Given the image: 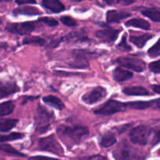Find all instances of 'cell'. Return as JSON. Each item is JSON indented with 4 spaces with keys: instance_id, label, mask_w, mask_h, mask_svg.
<instances>
[{
    "instance_id": "cell-1",
    "label": "cell",
    "mask_w": 160,
    "mask_h": 160,
    "mask_svg": "<svg viewBox=\"0 0 160 160\" xmlns=\"http://www.w3.org/2000/svg\"><path fill=\"white\" fill-rule=\"evenodd\" d=\"M59 138L67 146H74L80 144L89 135V129L86 127H68L61 125L57 129Z\"/></svg>"
},
{
    "instance_id": "cell-2",
    "label": "cell",
    "mask_w": 160,
    "mask_h": 160,
    "mask_svg": "<svg viewBox=\"0 0 160 160\" xmlns=\"http://www.w3.org/2000/svg\"><path fill=\"white\" fill-rule=\"evenodd\" d=\"M115 160H144V157L127 141H122L112 152Z\"/></svg>"
},
{
    "instance_id": "cell-3",
    "label": "cell",
    "mask_w": 160,
    "mask_h": 160,
    "mask_svg": "<svg viewBox=\"0 0 160 160\" xmlns=\"http://www.w3.org/2000/svg\"><path fill=\"white\" fill-rule=\"evenodd\" d=\"M35 112H36L35 118V126H36L35 131L38 132V133H47L50 128L52 121L54 118L53 114L40 105Z\"/></svg>"
},
{
    "instance_id": "cell-4",
    "label": "cell",
    "mask_w": 160,
    "mask_h": 160,
    "mask_svg": "<svg viewBox=\"0 0 160 160\" xmlns=\"http://www.w3.org/2000/svg\"><path fill=\"white\" fill-rule=\"evenodd\" d=\"M127 109V103L111 99L103 104L99 108L96 109L94 113L99 115H112L118 112H124Z\"/></svg>"
},
{
    "instance_id": "cell-5",
    "label": "cell",
    "mask_w": 160,
    "mask_h": 160,
    "mask_svg": "<svg viewBox=\"0 0 160 160\" xmlns=\"http://www.w3.org/2000/svg\"><path fill=\"white\" fill-rule=\"evenodd\" d=\"M152 133V129L148 126L140 125L132 129L130 132V138L132 143L139 145H146Z\"/></svg>"
},
{
    "instance_id": "cell-6",
    "label": "cell",
    "mask_w": 160,
    "mask_h": 160,
    "mask_svg": "<svg viewBox=\"0 0 160 160\" xmlns=\"http://www.w3.org/2000/svg\"><path fill=\"white\" fill-rule=\"evenodd\" d=\"M38 146L42 151L49 152L57 155H64V149L53 134L39 139Z\"/></svg>"
},
{
    "instance_id": "cell-7",
    "label": "cell",
    "mask_w": 160,
    "mask_h": 160,
    "mask_svg": "<svg viewBox=\"0 0 160 160\" xmlns=\"http://www.w3.org/2000/svg\"><path fill=\"white\" fill-rule=\"evenodd\" d=\"M74 60L69 63V66L72 68H87L89 67L88 59L93 58L95 54L93 52L85 50H74L72 51Z\"/></svg>"
},
{
    "instance_id": "cell-8",
    "label": "cell",
    "mask_w": 160,
    "mask_h": 160,
    "mask_svg": "<svg viewBox=\"0 0 160 160\" xmlns=\"http://www.w3.org/2000/svg\"><path fill=\"white\" fill-rule=\"evenodd\" d=\"M116 63L120 67L130 69L136 72H141L145 70L146 64L143 60L130 57H121L116 59Z\"/></svg>"
},
{
    "instance_id": "cell-9",
    "label": "cell",
    "mask_w": 160,
    "mask_h": 160,
    "mask_svg": "<svg viewBox=\"0 0 160 160\" xmlns=\"http://www.w3.org/2000/svg\"><path fill=\"white\" fill-rule=\"evenodd\" d=\"M38 21H27L23 23L10 24L6 27V30L11 33L18 34L20 35H29L36 28Z\"/></svg>"
},
{
    "instance_id": "cell-10",
    "label": "cell",
    "mask_w": 160,
    "mask_h": 160,
    "mask_svg": "<svg viewBox=\"0 0 160 160\" xmlns=\"http://www.w3.org/2000/svg\"><path fill=\"white\" fill-rule=\"evenodd\" d=\"M107 96V90L103 87H94L88 93L82 95V101L87 104H93L99 102Z\"/></svg>"
},
{
    "instance_id": "cell-11",
    "label": "cell",
    "mask_w": 160,
    "mask_h": 160,
    "mask_svg": "<svg viewBox=\"0 0 160 160\" xmlns=\"http://www.w3.org/2000/svg\"><path fill=\"white\" fill-rule=\"evenodd\" d=\"M121 32L120 29L104 28L97 31L95 36L100 42L104 43H112L117 39L118 35Z\"/></svg>"
},
{
    "instance_id": "cell-12",
    "label": "cell",
    "mask_w": 160,
    "mask_h": 160,
    "mask_svg": "<svg viewBox=\"0 0 160 160\" xmlns=\"http://www.w3.org/2000/svg\"><path fill=\"white\" fill-rule=\"evenodd\" d=\"M19 90V87L15 82L0 80V98L10 96Z\"/></svg>"
},
{
    "instance_id": "cell-13",
    "label": "cell",
    "mask_w": 160,
    "mask_h": 160,
    "mask_svg": "<svg viewBox=\"0 0 160 160\" xmlns=\"http://www.w3.org/2000/svg\"><path fill=\"white\" fill-rule=\"evenodd\" d=\"M112 77L115 82H123L133 78V74L130 71L122 68V67H117L112 72Z\"/></svg>"
},
{
    "instance_id": "cell-14",
    "label": "cell",
    "mask_w": 160,
    "mask_h": 160,
    "mask_svg": "<svg viewBox=\"0 0 160 160\" xmlns=\"http://www.w3.org/2000/svg\"><path fill=\"white\" fill-rule=\"evenodd\" d=\"M131 16L130 13L118 10H108L106 13V21L109 24L112 23H118L122 20L126 19Z\"/></svg>"
},
{
    "instance_id": "cell-15",
    "label": "cell",
    "mask_w": 160,
    "mask_h": 160,
    "mask_svg": "<svg viewBox=\"0 0 160 160\" xmlns=\"http://www.w3.org/2000/svg\"><path fill=\"white\" fill-rule=\"evenodd\" d=\"M42 5L46 9L56 13H61L65 9L64 4L59 0H42Z\"/></svg>"
},
{
    "instance_id": "cell-16",
    "label": "cell",
    "mask_w": 160,
    "mask_h": 160,
    "mask_svg": "<svg viewBox=\"0 0 160 160\" xmlns=\"http://www.w3.org/2000/svg\"><path fill=\"white\" fill-rule=\"evenodd\" d=\"M127 109L133 110H145L148 108L155 109V100L150 101H132L127 103Z\"/></svg>"
},
{
    "instance_id": "cell-17",
    "label": "cell",
    "mask_w": 160,
    "mask_h": 160,
    "mask_svg": "<svg viewBox=\"0 0 160 160\" xmlns=\"http://www.w3.org/2000/svg\"><path fill=\"white\" fill-rule=\"evenodd\" d=\"M42 101L46 104L51 107L54 108L58 109V110L61 111L64 108L65 105L63 103V101L61 99L56 96H53V95H49V96L44 97L42 98Z\"/></svg>"
},
{
    "instance_id": "cell-18",
    "label": "cell",
    "mask_w": 160,
    "mask_h": 160,
    "mask_svg": "<svg viewBox=\"0 0 160 160\" xmlns=\"http://www.w3.org/2000/svg\"><path fill=\"white\" fill-rule=\"evenodd\" d=\"M122 93L128 96H148L150 93L143 87H126L122 90Z\"/></svg>"
},
{
    "instance_id": "cell-19",
    "label": "cell",
    "mask_w": 160,
    "mask_h": 160,
    "mask_svg": "<svg viewBox=\"0 0 160 160\" xmlns=\"http://www.w3.org/2000/svg\"><path fill=\"white\" fill-rule=\"evenodd\" d=\"M152 37H153V35H151V34H144V35H139V36L131 35V36H130V42H132L133 45H135L138 48L141 49L145 46L146 42L149 39H151Z\"/></svg>"
},
{
    "instance_id": "cell-20",
    "label": "cell",
    "mask_w": 160,
    "mask_h": 160,
    "mask_svg": "<svg viewBox=\"0 0 160 160\" xmlns=\"http://www.w3.org/2000/svg\"><path fill=\"white\" fill-rule=\"evenodd\" d=\"M125 25L127 27H134L144 30H148L151 28L150 24L147 21L141 18H133L129 20L125 23Z\"/></svg>"
},
{
    "instance_id": "cell-21",
    "label": "cell",
    "mask_w": 160,
    "mask_h": 160,
    "mask_svg": "<svg viewBox=\"0 0 160 160\" xmlns=\"http://www.w3.org/2000/svg\"><path fill=\"white\" fill-rule=\"evenodd\" d=\"M41 11L38 9L33 7H19L13 10L14 15H27V16H35V15L41 14Z\"/></svg>"
},
{
    "instance_id": "cell-22",
    "label": "cell",
    "mask_w": 160,
    "mask_h": 160,
    "mask_svg": "<svg viewBox=\"0 0 160 160\" xmlns=\"http://www.w3.org/2000/svg\"><path fill=\"white\" fill-rule=\"evenodd\" d=\"M63 40H66L68 42H87L89 40L87 35H84L82 32H72V33L69 34L68 35L64 37L63 38Z\"/></svg>"
},
{
    "instance_id": "cell-23",
    "label": "cell",
    "mask_w": 160,
    "mask_h": 160,
    "mask_svg": "<svg viewBox=\"0 0 160 160\" xmlns=\"http://www.w3.org/2000/svg\"><path fill=\"white\" fill-rule=\"evenodd\" d=\"M115 143H116V138L115 135L111 132L104 133L100 140V144L103 148H109L114 145Z\"/></svg>"
},
{
    "instance_id": "cell-24",
    "label": "cell",
    "mask_w": 160,
    "mask_h": 160,
    "mask_svg": "<svg viewBox=\"0 0 160 160\" xmlns=\"http://www.w3.org/2000/svg\"><path fill=\"white\" fill-rule=\"evenodd\" d=\"M24 45H35V46H43L46 43V40L43 38L39 36H32L27 35L24 37L22 41Z\"/></svg>"
},
{
    "instance_id": "cell-25",
    "label": "cell",
    "mask_w": 160,
    "mask_h": 160,
    "mask_svg": "<svg viewBox=\"0 0 160 160\" xmlns=\"http://www.w3.org/2000/svg\"><path fill=\"white\" fill-rule=\"evenodd\" d=\"M146 18H148L155 22H160V10L157 8H149L141 12Z\"/></svg>"
},
{
    "instance_id": "cell-26",
    "label": "cell",
    "mask_w": 160,
    "mask_h": 160,
    "mask_svg": "<svg viewBox=\"0 0 160 160\" xmlns=\"http://www.w3.org/2000/svg\"><path fill=\"white\" fill-rule=\"evenodd\" d=\"M18 122V119L12 118V119H6L0 121V132H9L12 129L14 128Z\"/></svg>"
},
{
    "instance_id": "cell-27",
    "label": "cell",
    "mask_w": 160,
    "mask_h": 160,
    "mask_svg": "<svg viewBox=\"0 0 160 160\" xmlns=\"http://www.w3.org/2000/svg\"><path fill=\"white\" fill-rule=\"evenodd\" d=\"M0 152H5V153L8 154L10 155H14V156H20V157H26V155L21 153L19 151L15 149L14 148L12 147L11 145L8 144H5V143H2L0 144Z\"/></svg>"
},
{
    "instance_id": "cell-28",
    "label": "cell",
    "mask_w": 160,
    "mask_h": 160,
    "mask_svg": "<svg viewBox=\"0 0 160 160\" xmlns=\"http://www.w3.org/2000/svg\"><path fill=\"white\" fill-rule=\"evenodd\" d=\"M15 108V104L13 101H8L0 104V116H6L13 112Z\"/></svg>"
},
{
    "instance_id": "cell-29",
    "label": "cell",
    "mask_w": 160,
    "mask_h": 160,
    "mask_svg": "<svg viewBox=\"0 0 160 160\" xmlns=\"http://www.w3.org/2000/svg\"><path fill=\"white\" fill-rule=\"evenodd\" d=\"M24 138V134L22 133L13 132L7 135H0V143L7 142V141H13L16 140L22 139Z\"/></svg>"
},
{
    "instance_id": "cell-30",
    "label": "cell",
    "mask_w": 160,
    "mask_h": 160,
    "mask_svg": "<svg viewBox=\"0 0 160 160\" xmlns=\"http://www.w3.org/2000/svg\"><path fill=\"white\" fill-rule=\"evenodd\" d=\"M148 53L151 58H156L160 56V38L149 49Z\"/></svg>"
},
{
    "instance_id": "cell-31",
    "label": "cell",
    "mask_w": 160,
    "mask_h": 160,
    "mask_svg": "<svg viewBox=\"0 0 160 160\" xmlns=\"http://www.w3.org/2000/svg\"><path fill=\"white\" fill-rule=\"evenodd\" d=\"M60 21L64 25L68 27H76L78 25V23L74 18L70 16H62L60 18Z\"/></svg>"
},
{
    "instance_id": "cell-32",
    "label": "cell",
    "mask_w": 160,
    "mask_h": 160,
    "mask_svg": "<svg viewBox=\"0 0 160 160\" xmlns=\"http://www.w3.org/2000/svg\"><path fill=\"white\" fill-rule=\"evenodd\" d=\"M38 22H42L43 24H47V25L50 26V27H56L58 24V21L55 20L53 18H48V17H44V18H41L38 20Z\"/></svg>"
},
{
    "instance_id": "cell-33",
    "label": "cell",
    "mask_w": 160,
    "mask_h": 160,
    "mask_svg": "<svg viewBox=\"0 0 160 160\" xmlns=\"http://www.w3.org/2000/svg\"><path fill=\"white\" fill-rule=\"evenodd\" d=\"M117 48L118 50H124V51H130V50H132L131 47L127 42V35H124L122 36V40L120 41V42L117 46Z\"/></svg>"
},
{
    "instance_id": "cell-34",
    "label": "cell",
    "mask_w": 160,
    "mask_h": 160,
    "mask_svg": "<svg viewBox=\"0 0 160 160\" xmlns=\"http://www.w3.org/2000/svg\"><path fill=\"white\" fill-rule=\"evenodd\" d=\"M55 75L61 77H70V76H76V75H80L82 73H78V72H64V71H54L53 72Z\"/></svg>"
},
{
    "instance_id": "cell-35",
    "label": "cell",
    "mask_w": 160,
    "mask_h": 160,
    "mask_svg": "<svg viewBox=\"0 0 160 160\" xmlns=\"http://www.w3.org/2000/svg\"><path fill=\"white\" fill-rule=\"evenodd\" d=\"M149 69L151 72L156 74H160V60L149 64Z\"/></svg>"
},
{
    "instance_id": "cell-36",
    "label": "cell",
    "mask_w": 160,
    "mask_h": 160,
    "mask_svg": "<svg viewBox=\"0 0 160 160\" xmlns=\"http://www.w3.org/2000/svg\"><path fill=\"white\" fill-rule=\"evenodd\" d=\"M29 160H58V158H51V157L42 156V155H36V156H32L29 158Z\"/></svg>"
},
{
    "instance_id": "cell-37",
    "label": "cell",
    "mask_w": 160,
    "mask_h": 160,
    "mask_svg": "<svg viewBox=\"0 0 160 160\" xmlns=\"http://www.w3.org/2000/svg\"><path fill=\"white\" fill-rule=\"evenodd\" d=\"M159 142H160V129L155 131L154 138L153 139H152V144H153V145H155V144H157Z\"/></svg>"
},
{
    "instance_id": "cell-38",
    "label": "cell",
    "mask_w": 160,
    "mask_h": 160,
    "mask_svg": "<svg viewBox=\"0 0 160 160\" xmlns=\"http://www.w3.org/2000/svg\"><path fill=\"white\" fill-rule=\"evenodd\" d=\"M16 3L18 5H25V4H35L36 1L35 0H15Z\"/></svg>"
},
{
    "instance_id": "cell-39",
    "label": "cell",
    "mask_w": 160,
    "mask_h": 160,
    "mask_svg": "<svg viewBox=\"0 0 160 160\" xmlns=\"http://www.w3.org/2000/svg\"><path fill=\"white\" fill-rule=\"evenodd\" d=\"M137 0H117V2L122 6H130L134 3Z\"/></svg>"
},
{
    "instance_id": "cell-40",
    "label": "cell",
    "mask_w": 160,
    "mask_h": 160,
    "mask_svg": "<svg viewBox=\"0 0 160 160\" xmlns=\"http://www.w3.org/2000/svg\"><path fill=\"white\" fill-rule=\"evenodd\" d=\"M152 88L155 93L160 94V85H152Z\"/></svg>"
},
{
    "instance_id": "cell-41",
    "label": "cell",
    "mask_w": 160,
    "mask_h": 160,
    "mask_svg": "<svg viewBox=\"0 0 160 160\" xmlns=\"http://www.w3.org/2000/svg\"><path fill=\"white\" fill-rule=\"evenodd\" d=\"M155 109L160 110V98L155 100Z\"/></svg>"
},
{
    "instance_id": "cell-42",
    "label": "cell",
    "mask_w": 160,
    "mask_h": 160,
    "mask_svg": "<svg viewBox=\"0 0 160 160\" xmlns=\"http://www.w3.org/2000/svg\"><path fill=\"white\" fill-rule=\"evenodd\" d=\"M105 3H107L108 5H112V4H113L114 1L115 0H103Z\"/></svg>"
},
{
    "instance_id": "cell-43",
    "label": "cell",
    "mask_w": 160,
    "mask_h": 160,
    "mask_svg": "<svg viewBox=\"0 0 160 160\" xmlns=\"http://www.w3.org/2000/svg\"><path fill=\"white\" fill-rule=\"evenodd\" d=\"M72 1H73V2H81L82 0H72Z\"/></svg>"
},
{
    "instance_id": "cell-44",
    "label": "cell",
    "mask_w": 160,
    "mask_h": 160,
    "mask_svg": "<svg viewBox=\"0 0 160 160\" xmlns=\"http://www.w3.org/2000/svg\"><path fill=\"white\" fill-rule=\"evenodd\" d=\"M2 24V21H1V19H0V24Z\"/></svg>"
},
{
    "instance_id": "cell-45",
    "label": "cell",
    "mask_w": 160,
    "mask_h": 160,
    "mask_svg": "<svg viewBox=\"0 0 160 160\" xmlns=\"http://www.w3.org/2000/svg\"><path fill=\"white\" fill-rule=\"evenodd\" d=\"M159 154H160V151H159Z\"/></svg>"
}]
</instances>
